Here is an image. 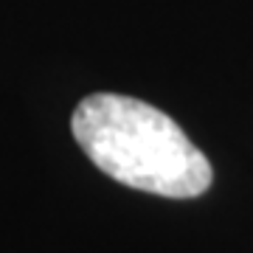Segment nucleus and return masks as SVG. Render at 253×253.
<instances>
[{
	"label": "nucleus",
	"mask_w": 253,
	"mask_h": 253,
	"mask_svg": "<svg viewBox=\"0 0 253 253\" xmlns=\"http://www.w3.org/2000/svg\"><path fill=\"white\" fill-rule=\"evenodd\" d=\"M71 132L101 172L129 189L191 200L214 183L211 161L163 110L121 93H90L76 104Z\"/></svg>",
	"instance_id": "f257e3e1"
}]
</instances>
